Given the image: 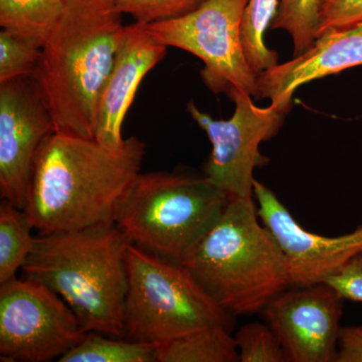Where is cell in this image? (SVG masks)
<instances>
[{
    "label": "cell",
    "mask_w": 362,
    "mask_h": 362,
    "mask_svg": "<svg viewBox=\"0 0 362 362\" xmlns=\"http://www.w3.org/2000/svg\"><path fill=\"white\" fill-rule=\"evenodd\" d=\"M144 154L137 137L113 150L94 138L54 132L35 158L25 211L40 233L115 223Z\"/></svg>",
    "instance_id": "1"
},
{
    "label": "cell",
    "mask_w": 362,
    "mask_h": 362,
    "mask_svg": "<svg viewBox=\"0 0 362 362\" xmlns=\"http://www.w3.org/2000/svg\"><path fill=\"white\" fill-rule=\"evenodd\" d=\"M111 0H66L33 77L56 132L94 138L98 105L125 25Z\"/></svg>",
    "instance_id": "2"
},
{
    "label": "cell",
    "mask_w": 362,
    "mask_h": 362,
    "mask_svg": "<svg viewBox=\"0 0 362 362\" xmlns=\"http://www.w3.org/2000/svg\"><path fill=\"white\" fill-rule=\"evenodd\" d=\"M130 243L116 223L40 233L21 270L63 298L86 332L123 338Z\"/></svg>",
    "instance_id": "3"
},
{
    "label": "cell",
    "mask_w": 362,
    "mask_h": 362,
    "mask_svg": "<svg viewBox=\"0 0 362 362\" xmlns=\"http://www.w3.org/2000/svg\"><path fill=\"white\" fill-rule=\"evenodd\" d=\"M230 316L259 313L291 287L284 254L252 199H230L220 218L181 262Z\"/></svg>",
    "instance_id": "4"
},
{
    "label": "cell",
    "mask_w": 362,
    "mask_h": 362,
    "mask_svg": "<svg viewBox=\"0 0 362 362\" xmlns=\"http://www.w3.org/2000/svg\"><path fill=\"white\" fill-rule=\"evenodd\" d=\"M228 202V195L204 176L140 173L115 223L132 244L181 263Z\"/></svg>",
    "instance_id": "5"
},
{
    "label": "cell",
    "mask_w": 362,
    "mask_h": 362,
    "mask_svg": "<svg viewBox=\"0 0 362 362\" xmlns=\"http://www.w3.org/2000/svg\"><path fill=\"white\" fill-rule=\"evenodd\" d=\"M127 292L123 338L158 343L214 325H230L226 313L178 262L130 243L125 252Z\"/></svg>",
    "instance_id": "6"
},
{
    "label": "cell",
    "mask_w": 362,
    "mask_h": 362,
    "mask_svg": "<svg viewBox=\"0 0 362 362\" xmlns=\"http://www.w3.org/2000/svg\"><path fill=\"white\" fill-rule=\"evenodd\" d=\"M249 0H204L185 16L146 25L157 40L194 54L201 75L214 93L246 90L258 98V75L245 54L242 23Z\"/></svg>",
    "instance_id": "7"
},
{
    "label": "cell",
    "mask_w": 362,
    "mask_h": 362,
    "mask_svg": "<svg viewBox=\"0 0 362 362\" xmlns=\"http://www.w3.org/2000/svg\"><path fill=\"white\" fill-rule=\"evenodd\" d=\"M86 333L65 300L42 283L14 277L0 284L1 361L59 359Z\"/></svg>",
    "instance_id": "8"
},
{
    "label": "cell",
    "mask_w": 362,
    "mask_h": 362,
    "mask_svg": "<svg viewBox=\"0 0 362 362\" xmlns=\"http://www.w3.org/2000/svg\"><path fill=\"white\" fill-rule=\"evenodd\" d=\"M228 96L235 104V113L228 120H214L194 101L188 103L187 111L213 145L204 165V177L230 199H252L255 168L268 162L259 153V144L277 135L292 100H275L267 108H259L246 90H233Z\"/></svg>",
    "instance_id": "9"
},
{
    "label": "cell",
    "mask_w": 362,
    "mask_h": 362,
    "mask_svg": "<svg viewBox=\"0 0 362 362\" xmlns=\"http://www.w3.org/2000/svg\"><path fill=\"white\" fill-rule=\"evenodd\" d=\"M56 132L33 76L0 83V195L25 209L33 165L42 143Z\"/></svg>",
    "instance_id": "10"
},
{
    "label": "cell",
    "mask_w": 362,
    "mask_h": 362,
    "mask_svg": "<svg viewBox=\"0 0 362 362\" xmlns=\"http://www.w3.org/2000/svg\"><path fill=\"white\" fill-rule=\"evenodd\" d=\"M293 288L262 310L287 362H337L344 300L324 282Z\"/></svg>",
    "instance_id": "11"
},
{
    "label": "cell",
    "mask_w": 362,
    "mask_h": 362,
    "mask_svg": "<svg viewBox=\"0 0 362 362\" xmlns=\"http://www.w3.org/2000/svg\"><path fill=\"white\" fill-rule=\"evenodd\" d=\"M252 194L262 223L284 254L291 287L322 283L362 252V226L340 237H323L299 225L275 192L255 180Z\"/></svg>",
    "instance_id": "12"
},
{
    "label": "cell",
    "mask_w": 362,
    "mask_h": 362,
    "mask_svg": "<svg viewBox=\"0 0 362 362\" xmlns=\"http://www.w3.org/2000/svg\"><path fill=\"white\" fill-rule=\"evenodd\" d=\"M168 47L135 23L125 26L113 66L98 105L94 139L109 149H119L125 139L122 125L143 78L165 57Z\"/></svg>",
    "instance_id": "13"
},
{
    "label": "cell",
    "mask_w": 362,
    "mask_h": 362,
    "mask_svg": "<svg viewBox=\"0 0 362 362\" xmlns=\"http://www.w3.org/2000/svg\"><path fill=\"white\" fill-rule=\"evenodd\" d=\"M359 66H362V20L328 30L303 54L259 73L258 98L292 100L300 86Z\"/></svg>",
    "instance_id": "14"
},
{
    "label": "cell",
    "mask_w": 362,
    "mask_h": 362,
    "mask_svg": "<svg viewBox=\"0 0 362 362\" xmlns=\"http://www.w3.org/2000/svg\"><path fill=\"white\" fill-rule=\"evenodd\" d=\"M158 362H238L230 326L214 325L157 344Z\"/></svg>",
    "instance_id": "15"
},
{
    "label": "cell",
    "mask_w": 362,
    "mask_h": 362,
    "mask_svg": "<svg viewBox=\"0 0 362 362\" xmlns=\"http://www.w3.org/2000/svg\"><path fill=\"white\" fill-rule=\"evenodd\" d=\"M65 6L66 0H0V26L42 47Z\"/></svg>",
    "instance_id": "16"
},
{
    "label": "cell",
    "mask_w": 362,
    "mask_h": 362,
    "mask_svg": "<svg viewBox=\"0 0 362 362\" xmlns=\"http://www.w3.org/2000/svg\"><path fill=\"white\" fill-rule=\"evenodd\" d=\"M35 228L25 209L2 199L0 204V284L16 277L33 251Z\"/></svg>",
    "instance_id": "17"
},
{
    "label": "cell",
    "mask_w": 362,
    "mask_h": 362,
    "mask_svg": "<svg viewBox=\"0 0 362 362\" xmlns=\"http://www.w3.org/2000/svg\"><path fill=\"white\" fill-rule=\"evenodd\" d=\"M59 362H158L157 344L90 331Z\"/></svg>",
    "instance_id": "18"
},
{
    "label": "cell",
    "mask_w": 362,
    "mask_h": 362,
    "mask_svg": "<svg viewBox=\"0 0 362 362\" xmlns=\"http://www.w3.org/2000/svg\"><path fill=\"white\" fill-rule=\"evenodd\" d=\"M279 0H249L242 23V40L247 63L259 75L278 65L277 52L265 44L267 28L277 13Z\"/></svg>",
    "instance_id": "19"
},
{
    "label": "cell",
    "mask_w": 362,
    "mask_h": 362,
    "mask_svg": "<svg viewBox=\"0 0 362 362\" xmlns=\"http://www.w3.org/2000/svg\"><path fill=\"white\" fill-rule=\"evenodd\" d=\"M319 0H280L272 30L289 33L293 58L306 52L316 40L317 6Z\"/></svg>",
    "instance_id": "20"
},
{
    "label": "cell",
    "mask_w": 362,
    "mask_h": 362,
    "mask_svg": "<svg viewBox=\"0 0 362 362\" xmlns=\"http://www.w3.org/2000/svg\"><path fill=\"white\" fill-rule=\"evenodd\" d=\"M233 337L240 362H287L282 345L267 323L245 324Z\"/></svg>",
    "instance_id": "21"
},
{
    "label": "cell",
    "mask_w": 362,
    "mask_h": 362,
    "mask_svg": "<svg viewBox=\"0 0 362 362\" xmlns=\"http://www.w3.org/2000/svg\"><path fill=\"white\" fill-rule=\"evenodd\" d=\"M42 47L30 40L1 30L0 33V83L33 76Z\"/></svg>",
    "instance_id": "22"
},
{
    "label": "cell",
    "mask_w": 362,
    "mask_h": 362,
    "mask_svg": "<svg viewBox=\"0 0 362 362\" xmlns=\"http://www.w3.org/2000/svg\"><path fill=\"white\" fill-rule=\"evenodd\" d=\"M121 13L129 14L142 25L180 18L201 6L204 0H111Z\"/></svg>",
    "instance_id": "23"
},
{
    "label": "cell",
    "mask_w": 362,
    "mask_h": 362,
    "mask_svg": "<svg viewBox=\"0 0 362 362\" xmlns=\"http://www.w3.org/2000/svg\"><path fill=\"white\" fill-rule=\"evenodd\" d=\"M362 20V0H319L316 39L333 28H344Z\"/></svg>",
    "instance_id": "24"
},
{
    "label": "cell",
    "mask_w": 362,
    "mask_h": 362,
    "mask_svg": "<svg viewBox=\"0 0 362 362\" xmlns=\"http://www.w3.org/2000/svg\"><path fill=\"white\" fill-rule=\"evenodd\" d=\"M324 283L329 285L343 300L362 303V252L349 259Z\"/></svg>",
    "instance_id": "25"
},
{
    "label": "cell",
    "mask_w": 362,
    "mask_h": 362,
    "mask_svg": "<svg viewBox=\"0 0 362 362\" xmlns=\"http://www.w3.org/2000/svg\"><path fill=\"white\" fill-rule=\"evenodd\" d=\"M337 362H362V325L341 327Z\"/></svg>",
    "instance_id": "26"
}]
</instances>
